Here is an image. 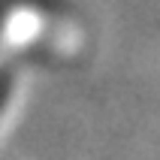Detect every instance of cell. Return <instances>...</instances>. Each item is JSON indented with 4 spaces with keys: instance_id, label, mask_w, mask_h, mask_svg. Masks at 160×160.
I'll return each mask as SVG.
<instances>
[{
    "instance_id": "cell-2",
    "label": "cell",
    "mask_w": 160,
    "mask_h": 160,
    "mask_svg": "<svg viewBox=\"0 0 160 160\" xmlns=\"http://www.w3.org/2000/svg\"><path fill=\"white\" fill-rule=\"evenodd\" d=\"M6 21H9V9H6V3L0 0V33H3V27H6Z\"/></svg>"
},
{
    "instance_id": "cell-1",
    "label": "cell",
    "mask_w": 160,
    "mask_h": 160,
    "mask_svg": "<svg viewBox=\"0 0 160 160\" xmlns=\"http://www.w3.org/2000/svg\"><path fill=\"white\" fill-rule=\"evenodd\" d=\"M12 94H15V63L0 61V115L6 112Z\"/></svg>"
}]
</instances>
